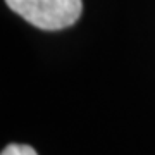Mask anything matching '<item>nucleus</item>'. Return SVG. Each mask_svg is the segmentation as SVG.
<instances>
[{"label": "nucleus", "mask_w": 155, "mask_h": 155, "mask_svg": "<svg viewBox=\"0 0 155 155\" xmlns=\"http://www.w3.org/2000/svg\"><path fill=\"white\" fill-rule=\"evenodd\" d=\"M0 155H38V153H36V150H35L33 147H29V145L11 143L2 150Z\"/></svg>", "instance_id": "f03ea898"}, {"label": "nucleus", "mask_w": 155, "mask_h": 155, "mask_svg": "<svg viewBox=\"0 0 155 155\" xmlns=\"http://www.w3.org/2000/svg\"><path fill=\"white\" fill-rule=\"evenodd\" d=\"M9 9L45 31L69 28L79 19L81 0H5Z\"/></svg>", "instance_id": "f257e3e1"}]
</instances>
